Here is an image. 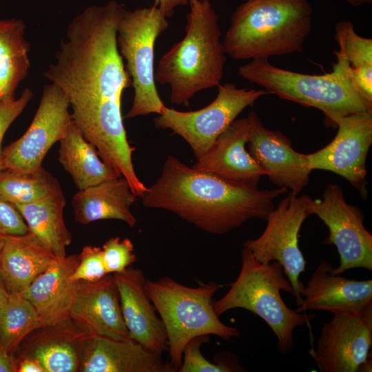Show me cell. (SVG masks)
<instances>
[{
  "label": "cell",
  "mask_w": 372,
  "mask_h": 372,
  "mask_svg": "<svg viewBox=\"0 0 372 372\" xmlns=\"http://www.w3.org/2000/svg\"><path fill=\"white\" fill-rule=\"evenodd\" d=\"M44 323L21 293H9L0 306V344L13 354L23 340Z\"/></svg>",
  "instance_id": "obj_30"
},
{
  "label": "cell",
  "mask_w": 372,
  "mask_h": 372,
  "mask_svg": "<svg viewBox=\"0 0 372 372\" xmlns=\"http://www.w3.org/2000/svg\"><path fill=\"white\" fill-rule=\"evenodd\" d=\"M351 6H360L365 3H371L372 0H347Z\"/></svg>",
  "instance_id": "obj_40"
},
{
  "label": "cell",
  "mask_w": 372,
  "mask_h": 372,
  "mask_svg": "<svg viewBox=\"0 0 372 372\" xmlns=\"http://www.w3.org/2000/svg\"><path fill=\"white\" fill-rule=\"evenodd\" d=\"M57 258L30 231L3 236L0 270L9 293H21Z\"/></svg>",
  "instance_id": "obj_23"
},
{
  "label": "cell",
  "mask_w": 372,
  "mask_h": 372,
  "mask_svg": "<svg viewBox=\"0 0 372 372\" xmlns=\"http://www.w3.org/2000/svg\"><path fill=\"white\" fill-rule=\"evenodd\" d=\"M0 372H16L13 354L0 344Z\"/></svg>",
  "instance_id": "obj_37"
},
{
  "label": "cell",
  "mask_w": 372,
  "mask_h": 372,
  "mask_svg": "<svg viewBox=\"0 0 372 372\" xmlns=\"http://www.w3.org/2000/svg\"><path fill=\"white\" fill-rule=\"evenodd\" d=\"M247 118L249 153L271 183L298 195L310 180L307 154L296 151L282 133L265 127L255 111H251Z\"/></svg>",
  "instance_id": "obj_15"
},
{
  "label": "cell",
  "mask_w": 372,
  "mask_h": 372,
  "mask_svg": "<svg viewBox=\"0 0 372 372\" xmlns=\"http://www.w3.org/2000/svg\"><path fill=\"white\" fill-rule=\"evenodd\" d=\"M185 33L160 59L156 83L168 85L169 99L188 105L196 94L218 87L224 74L226 52L218 16L210 0H189Z\"/></svg>",
  "instance_id": "obj_3"
},
{
  "label": "cell",
  "mask_w": 372,
  "mask_h": 372,
  "mask_svg": "<svg viewBox=\"0 0 372 372\" xmlns=\"http://www.w3.org/2000/svg\"><path fill=\"white\" fill-rule=\"evenodd\" d=\"M313 200L306 195L290 193L269 214L262 234L242 244L258 262L269 263L276 260L281 264L293 288L292 295L297 305L302 301L300 291L304 285L299 277L306 267L298 245V235L305 219L313 215Z\"/></svg>",
  "instance_id": "obj_10"
},
{
  "label": "cell",
  "mask_w": 372,
  "mask_h": 372,
  "mask_svg": "<svg viewBox=\"0 0 372 372\" xmlns=\"http://www.w3.org/2000/svg\"><path fill=\"white\" fill-rule=\"evenodd\" d=\"M287 192L229 182L168 155L141 198L147 208L170 211L205 232L223 235L249 220H266L275 199Z\"/></svg>",
  "instance_id": "obj_2"
},
{
  "label": "cell",
  "mask_w": 372,
  "mask_h": 372,
  "mask_svg": "<svg viewBox=\"0 0 372 372\" xmlns=\"http://www.w3.org/2000/svg\"><path fill=\"white\" fill-rule=\"evenodd\" d=\"M60 192L58 180L42 166L29 172L0 171V194L14 205L37 201Z\"/></svg>",
  "instance_id": "obj_29"
},
{
  "label": "cell",
  "mask_w": 372,
  "mask_h": 372,
  "mask_svg": "<svg viewBox=\"0 0 372 372\" xmlns=\"http://www.w3.org/2000/svg\"><path fill=\"white\" fill-rule=\"evenodd\" d=\"M70 316L90 335L130 338L112 273L95 282H76Z\"/></svg>",
  "instance_id": "obj_17"
},
{
  "label": "cell",
  "mask_w": 372,
  "mask_h": 372,
  "mask_svg": "<svg viewBox=\"0 0 372 372\" xmlns=\"http://www.w3.org/2000/svg\"><path fill=\"white\" fill-rule=\"evenodd\" d=\"M219 287L214 282L190 287L168 276L146 280L147 294L165 329L169 364L177 371L184 347L192 339L214 335L229 340L240 336L239 330L224 324L214 311L212 298Z\"/></svg>",
  "instance_id": "obj_6"
},
{
  "label": "cell",
  "mask_w": 372,
  "mask_h": 372,
  "mask_svg": "<svg viewBox=\"0 0 372 372\" xmlns=\"http://www.w3.org/2000/svg\"><path fill=\"white\" fill-rule=\"evenodd\" d=\"M188 3L189 0H154V6L160 9L167 19L173 16L177 8Z\"/></svg>",
  "instance_id": "obj_36"
},
{
  "label": "cell",
  "mask_w": 372,
  "mask_h": 372,
  "mask_svg": "<svg viewBox=\"0 0 372 372\" xmlns=\"http://www.w3.org/2000/svg\"><path fill=\"white\" fill-rule=\"evenodd\" d=\"M68 100L53 83L44 86L35 115L26 132L3 148L4 169L29 172L42 166L54 144L72 123Z\"/></svg>",
  "instance_id": "obj_12"
},
{
  "label": "cell",
  "mask_w": 372,
  "mask_h": 372,
  "mask_svg": "<svg viewBox=\"0 0 372 372\" xmlns=\"http://www.w3.org/2000/svg\"><path fill=\"white\" fill-rule=\"evenodd\" d=\"M339 50L334 51L337 66L353 87L372 101V39L358 35L353 24L347 20L335 25Z\"/></svg>",
  "instance_id": "obj_27"
},
{
  "label": "cell",
  "mask_w": 372,
  "mask_h": 372,
  "mask_svg": "<svg viewBox=\"0 0 372 372\" xmlns=\"http://www.w3.org/2000/svg\"><path fill=\"white\" fill-rule=\"evenodd\" d=\"M334 138L317 152L307 154L309 169L332 172L347 180L366 199V157L372 144V113L337 116Z\"/></svg>",
  "instance_id": "obj_13"
},
{
  "label": "cell",
  "mask_w": 372,
  "mask_h": 372,
  "mask_svg": "<svg viewBox=\"0 0 372 372\" xmlns=\"http://www.w3.org/2000/svg\"><path fill=\"white\" fill-rule=\"evenodd\" d=\"M112 274L130 338L146 349L161 355L167 350V335L163 323L147 294L143 271L128 267L122 272Z\"/></svg>",
  "instance_id": "obj_18"
},
{
  "label": "cell",
  "mask_w": 372,
  "mask_h": 372,
  "mask_svg": "<svg viewBox=\"0 0 372 372\" xmlns=\"http://www.w3.org/2000/svg\"><path fill=\"white\" fill-rule=\"evenodd\" d=\"M32 96V90L25 88L19 98L6 99L0 103V171L4 169L2 147L4 135L10 125L23 111Z\"/></svg>",
  "instance_id": "obj_34"
},
{
  "label": "cell",
  "mask_w": 372,
  "mask_h": 372,
  "mask_svg": "<svg viewBox=\"0 0 372 372\" xmlns=\"http://www.w3.org/2000/svg\"><path fill=\"white\" fill-rule=\"evenodd\" d=\"M4 100H5V99L3 97V95H2L1 92V90H0V103Z\"/></svg>",
  "instance_id": "obj_41"
},
{
  "label": "cell",
  "mask_w": 372,
  "mask_h": 372,
  "mask_svg": "<svg viewBox=\"0 0 372 372\" xmlns=\"http://www.w3.org/2000/svg\"><path fill=\"white\" fill-rule=\"evenodd\" d=\"M267 94L269 93L265 89L239 88L231 83L220 84L215 99L207 106L187 112L165 106L154 123L156 128L170 130L183 138L198 159L245 108Z\"/></svg>",
  "instance_id": "obj_9"
},
{
  "label": "cell",
  "mask_w": 372,
  "mask_h": 372,
  "mask_svg": "<svg viewBox=\"0 0 372 372\" xmlns=\"http://www.w3.org/2000/svg\"><path fill=\"white\" fill-rule=\"evenodd\" d=\"M372 316L334 314L310 352L322 372H358L369 360Z\"/></svg>",
  "instance_id": "obj_14"
},
{
  "label": "cell",
  "mask_w": 372,
  "mask_h": 372,
  "mask_svg": "<svg viewBox=\"0 0 372 372\" xmlns=\"http://www.w3.org/2000/svg\"><path fill=\"white\" fill-rule=\"evenodd\" d=\"M79 256V263L71 276L73 281L95 282L108 274L104 267L101 247L85 246Z\"/></svg>",
  "instance_id": "obj_33"
},
{
  "label": "cell",
  "mask_w": 372,
  "mask_h": 372,
  "mask_svg": "<svg viewBox=\"0 0 372 372\" xmlns=\"http://www.w3.org/2000/svg\"><path fill=\"white\" fill-rule=\"evenodd\" d=\"M249 133L247 116L235 119L192 167L229 182L258 187L267 174L246 149Z\"/></svg>",
  "instance_id": "obj_19"
},
{
  "label": "cell",
  "mask_w": 372,
  "mask_h": 372,
  "mask_svg": "<svg viewBox=\"0 0 372 372\" xmlns=\"http://www.w3.org/2000/svg\"><path fill=\"white\" fill-rule=\"evenodd\" d=\"M58 159L79 190L121 177L100 157L73 121L59 141Z\"/></svg>",
  "instance_id": "obj_25"
},
{
  "label": "cell",
  "mask_w": 372,
  "mask_h": 372,
  "mask_svg": "<svg viewBox=\"0 0 372 372\" xmlns=\"http://www.w3.org/2000/svg\"><path fill=\"white\" fill-rule=\"evenodd\" d=\"M79 261V254L57 258L21 293L45 325H54L70 318L76 285L71 276Z\"/></svg>",
  "instance_id": "obj_22"
},
{
  "label": "cell",
  "mask_w": 372,
  "mask_h": 372,
  "mask_svg": "<svg viewBox=\"0 0 372 372\" xmlns=\"http://www.w3.org/2000/svg\"><path fill=\"white\" fill-rule=\"evenodd\" d=\"M168 26V19L154 5L125 10L118 23L117 46L134 89L126 118L159 114L165 106L156 88L154 49L157 39Z\"/></svg>",
  "instance_id": "obj_8"
},
{
  "label": "cell",
  "mask_w": 372,
  "mask_h": 372,
  "mask_svg": "<svg viewBox=\"0 0 372 372\" xmlns=\"http://www.w3.org/2000/svg\"><path fill=\"white\" fill-rule=\"evenodd\" d=\"M29 231L16 205L0 194V236L22 235Z\"/></svg>",
  "instance_id": "obj_35"
},
{
  "label": "cell",
  "mask_w": 372,
  "mask_h": 372,
  "mask_svg": "<svg viewBox=\"0 0 372 372\" xmlns=\"http://www.w3.org/2000/svg\"><path fill=\"white\" fill-rule=\"evenodd\" d=\"M3 242V236H0V251L2 246ZM9 296V293L8 292L3 278L0 270V306H1L3 304L6 302V301L8 299V297Z\"/></svg>",
  "instance_id": "obj_39"
},
{
  "label": "cell",
  "mask_w": 372,
  "mask_h": 372,
  "mask_svg": "<svg viewBox=\"0 0 372 372\" xmlns=\"http://www.w3.org/2000/svg\"><path fill=\"white\" fill-rule=\"evenodd\" d=\"M66 204L63 192L26 204H16L28 229L57 258L66 256V247L72 242L63 210Z\"/></svg>",
  "instance_id": "obj_26"
},
{
  "label": "cell",
  "mask_w": 372,
  "mask_h": 372,
  "mask_svg": "<svg viewBox=\"0 0 372 372\" xmlns=\"http://www.w3.org/2000/svg\"><path fill=\"white\" fill-rule=\"evenodd\" d=\"M89 336L71 318L54 325H44L23 340L14 359L34 360L45 372H77L83 344Z\"/></svg>",
  "instance_id": "obj_20"
},
{
  "label": "cell",
  "mask_w": 372,
  "mask_h": 372,
  "mask_svg": "<svg viewBox=\"0 0 372 372\" xmlns=\"http://www.w3.org/2000/svg\"><path fill=\"white\" fill-rule=\"evenodd\" d=\"M136 198L123 176L79 190L72 200L74 220L83 225L100 220H118L133 227L136 219L131 207Z\"/></svg>",
  "instance_id": "obj_24"
},
{
  "label": "cell",
  "mask_w": 372,
  "mask_h": 372,
  "mask_svg": "<svg viewBox=\"0 0 372 372\" xmlns=\"http://www.w3.org/2000/svg\"><path fill=\"white\" fill-rule=\"evenodd\" d=\"M25 30L21 19H0V90L5 99L15 97L18 85L30 68Z\"/></svg>",
  "instance_id": "obj_28"
},
{
  "label": "cell",
  "mask_w": 372,
  "mask_h": 372,
  "mask_svg": "<svg viewBox=\"0 0 372 372\" xmlns=\"http://www.w3.org/2000/svg\"><path fill=\"white\" fill-rule=\"evenodd\" d=\"M333 268L324 260L319 263L302 287V301L295 311L372 316V280L347 279L333 273Z\"/></svg>",
  "instance_id": "obj_16"
},
{
  "label": "cell",
  "mask_w": 372,
  "mask_h": 372,
  "mask_svg": "<svg viewBox=\"0 0 372 372\" xmlns=\"http://www.w3.org/2000/svg\"><path fill=\"white\" fill-rule=\"evenodd\" d=\"M14 360L17 372H45L42 366L34 360L21 358Z\"/></svg>",
  "instance_id": "obj_38"
},
{
  "label": "cell",
  "mask_w": 372,
  "mask_h": 372,
  "mask_svg": "<svg viewBox=\"0 0 372 372\" xmlns=\"http://www.w3.org/2000/svg\"><path fill=\"white\" fill-rule=\"evenodd\" d=\"M125 9L111 1L86 8L69 23L44 76L65 94L73 123L100 157L130 183L138 176L124 127L121 98L131 79L117 46Z\"/></svg>",
  "instance_id": "obj_1"
},
{
  "label": "cell",
  "mask_w": 372,
  "mask_h": 372,
  "mask_svg": "<svg viewBox=\"0 0 372 372\" xmlns=\"http://www.w3.org/2000/svg\"><path fill=\"white\" fill-rule=\"evenodd\" d=\"M313 22L309 0H247L234 12L223 40L236 60L302 52Z\"/></svg>",
  "instance_id": "obj_4"
},
{
  "label": "cell",
  "mask_w": 372,
  "mask_h": 372,
  "mask_svg": "<svg viewBox=\"0 0 372 372\" xmlns=\"http://www.w3.org/2000/svg\"><path fill=\"white\" fill-rule=\"evenodd\" d=\"M101 249L107 273L122 272L136 260L133 243L129 238L112 237L104 243Z\"/></svg>",
  "instance_id": "obj_32"
},
{
  "label": "cell",
  "mask_w": 372,
  "mask_h": 372,
  "mask_svg": "<svg viewBox=\"0 0 372 372\" xmlns=\"http://www.w3.org/2000/svg\"><path fill=\"white\" fill-rule=\"evenodd\" d=\"M241 267L229 291L213 302L216 313L220 316L233 309H244L262 318L277 338L278 352L286 355L295 347L293 332L315 318L313 313H301L289 308L280 291L293 293L283 268L278 261L261 263L250 251L242 247Z\"/></svg>",
  "instance_id": "obj_5"
},
{
  "label": "cell",
  "mask_w": 372,
  "mask_h": 372,
  "mask_svg": "<svg viewBox=\"0 0 372 372\" xmlns=\"http://www.w3.org/2000/svg\"><path fill=\"white\" fill-rule=\"evenodd\" d=\"M312 212L329 229L323 242L334 245L339 254L340 263L333 268V273L341 275L355 268L372 271V235L364 227L360 209L345 200L341 186L329 184L321 198L313 200Z\"/></svg>",
  "instance_id": "obj_11"
},
{
  "label": "cell",
  "mask_w": 372,
  "mask_h": 372,
  "mask_svg": "<svg viewBox=\"0 0 372 372\" xmlns=\"http://www.w3.org/2000/svg\"><path fill=\"white\" fill-rule=\"evenodd\" d=\"M209 336H198L192 339L183 351L180 372H233L243 371V369L233 361V355H227L225 360L214 363L205 358L200 352V346L207 341Z\"/></svg>",
  "instance_id": "obj_31"
},
{
  "label": "cell",
  "mask_w": 372,
  "mask_h": 372,
  "mask_svg": "<svg viewBox=\"0 0 372 372\" xmlns=\"http://www.w3.org/2000/svg\"><path fill=\"white\" fill-rule=\"evenodd\" d=\"M238 74L269 94L321 110L330 123L337 116L372 113V101L364 98L335 65L329 73L307 74L257 59L240 66Z\"/></svg>",
  "instance_id": "obj_7"
},
{
  "label": "cell",
  "mask_w": 372,
  "mask_h": 372,
  "mask_svg": "<svg viewBox=\"0 0 372 372\" xmlns=\"http://www.w3.org/2000/svg\"><path fill=\"white\" fill-rule=\"evenodd\" d=\"M80 372H176L161 355L154 353L132 338L90 335L83 344Z\"/></svg>",
  "instance_id": "obj_21"
}]
</instances>
